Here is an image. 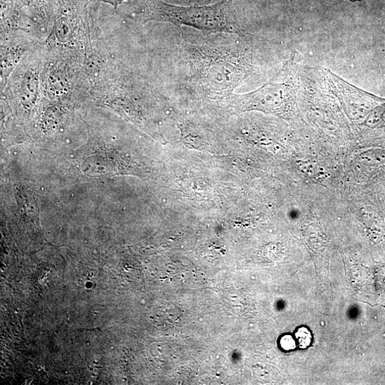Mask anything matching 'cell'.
Masks as SVG:
<instances>
[{"label": "cell", "instance_id": "cell-2", "mask_svg": "<svg viewBox=\"0 0 385 385\" xmlns=\"http://www.w3.org/2000/svg\"><path fill=\"white\" fill-rule=\"evenodd\" d=\"M303 56L294 51L277 74L259 89L246 93H230L221 100L235 112L259 111L296 119Z\"/></svg>", "mask_w": 385, "mask_h": 385}, {"label": "cell", "instance_id": "cell-1", "mask_svg": "<svg viewBox=\"0 0 385 385\" xmlns=\"http://www.w3.org/2000/svg\"><path fill=\"white\" fill-rule=\"evenodd\" d=\"M198 90L221 100L256 70L253 49L245 40L209 39L190 46Z\"/></svg>", "mask_w": 385, "mask_h": 385}, {"label": "cell", "instance_id": "cell-9", "mask_svg": "<svg viewBox=\"0 0 385 385\" xmlns=\"http://www.w3.org/2000/svg\"><path fill=\"white\" fill-rule=\"evenodd\" d=\"M23 1H25V0H23Z\"/></svg>", "mask_w": 385, "mask_h": 385}, {"label": "cell", "instance_id": "cell-5", "mask_svg": "<svg viewBox=\"0 0 385 385\" xmlns=\"http://www.w3.org/2000/svg\"><path fill=\"white\" fill-rule=\"evenodd\" d=\"M280 345L285 351H292L295 349L296 344L292 336L285 335L282 337Z\"/></svg>", "mask_w": 385, "mask_h": 385}, {"label": "cell", "instance_id": "cell-6", "mask_svg": "<svg viewBox=\"0 0 385 385\" xmlns=\"http://www.w3.org/2000/svg\"><path fill=\"white\" fill-rule=\"evenodd\" d=\"M78 1L86 4L89 1H98L112 6L115 8H117L125 0H78Z\"/></svg>", "mask_w": 385, "mask_h": 385}, {"label": "cell", "instance_id": "cell-4", "mask_svg": "<svg viewBox=\"0 0 385 385\" xmlns=\"http://www.w3.org/2000/svg\"><path fill=\"white\" fill-rule=\"evenodd\" d=\"M301 348H306L311 344L312 337L311 332L305 327H301L296 333Z\"/></svg>", "mask_w": 385, "mask_h": 385}, {"label": "cell", "instance_id": "cell-3", "mask_svg": "<svg viewBox=\"0 0 385 385\" xmlns=\"http://www.w3.org/2000/svg\"><path fill=\"white\" fill-rule=\"evenodd\" d=\"M143 22H168L208 32L245 35L230 7V0L213 6L183 7L167 4L162 0H144L137 12Z\"/></svg>", "mask_w": 385, "mask_h": 385}, {"label": "cell", "instance_id": "cell-7", "mask_svg": "<svg viewBox=\"0 0 385 385\" xmlns=\"http://www.w3.org/2000/svg\"><path fill=\"white\" fill-rule=\"evenodd\" d=\"M191 2L198 4L200 5L208 4L213 1V0H190Z\"/></svg>", "mask_w": 385, "mask_h": 385}, {"label": "cell", "instance_id": "cell-8", "mask_svg": "<svg viewBox=\"0 0 385 385\" xmlns=\"http://www.w3.org/2000/svg\"><path fill=\"white\" fill-rule=\"evenodd\" d=\"M350 1H351V2H355V1H359V0H350Z\"/></svg>", "mask_w": 385, "mask_h": 385}]
</instances>
